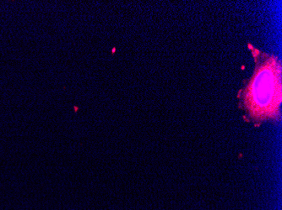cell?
<instances>
[{"mask_svg":"<svg viewBox=\"0 0 282 210\" xmlns=\"http://www.w3.org/2000/svg\"><path fill=\"white\" fill-rule=\"evenodd\" d=\"M280 64L274 56H266L256 67L243 92V105L250 117L258 120L278 116L281 103Z\"/></svg>","mask_w":282,"mask_h":210,"instance_id":"obj_1","label":"cell"}]
</instances>
